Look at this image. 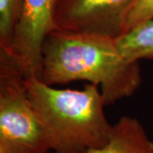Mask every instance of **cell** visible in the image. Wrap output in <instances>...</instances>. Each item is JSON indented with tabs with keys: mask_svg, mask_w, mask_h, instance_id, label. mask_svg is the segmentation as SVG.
<instances>
[{
	"mask_svg": "<svg viewBox=\"0 0 153 153\" xmlns=\"http://www.w3.org/2000/svg\"><path fill=\"white\" fill-rule=\"evenodd\" d=\"M40 80L49 86L75 81L93 83L109 105L135 93L142 75L140 62L126 60L116 38L54 29L43 44Z\"/></svg>",
	"mask_w": 153,
	"mask_h": 153,
	"instance_id": "1",
	"label": "cell"
},
{
	"mask_svg": "<svg viewBox=\"0 0 153 153\" xmlns=\"http://www.w3.org/2000/svg\"><path fill=\"white\" fill-rule=\"evenodd\" d=\"M48 153H58V152H48Z\"/></svg>",
	"mask_w": 153,
	"mask_h": 153,
	"instance_id": "10",
	"label": "cell"
},
{
	"mask_svg": "<svg viewBox=\"0 0 153 153\" xmlns=\"http://www.w3.org/2000/svg\"><path fill=\"white\" fill-rule=\"evenodd\" d=\"M30 100L49 147L58 153H86L102 147L111 127L104 112L100 88L87 83L82 90L60 89L37 77L26 78Z\"/></svg>",
	"mask_w": 153,
	"mask_h": 153,
	"instance_id": "2",
	"label": "cell"
},
{
	"mask_svg": "<svg viewBox=\"0 0 153 153\" xmlns=\"http://www.w3.org/2000/svg\"><path fill=\"white\" fill-rule=\"evenodd\" d=\"M23 0H0V49L8 52Z\"/></svg>",
	"mask_w": 153,
	"mask_h": 153,
	"instance_id": "8",
	"label": "cell"
},
{
	"mask_svg": "<svg viewBox=\"0 0 153 153\" xmlns=\"http://www.w3.org/2000/svg\"><path fill=\"white\" fill-rule=\"evenodd\" d=\"M135 0H57L55 29L98 33L113 38L124 33Z\"/></svg>",
	"mask_w": 153,
	"mask_h": 153,
	"instance_id": "5",
	"label": "cell"
},
{
	"mask_svg": "<svg viewBox=\"0 0 153 153\" xmlns=\"http://www.w3.org/2000/svg\"><path fill=\"white\" fill-rule=\"evenodd\" d=\"M86 153H153V141L140 121L123 116L112 125L104 146Z\"/></svg>",
	"mask_w": 153,
	"mask_h": 153,
	"instance_id": "6",
	"label": "cell"
},
{
	"mask_svg": "<svg viewBox=\"0 0 153 153\" xmlns=\"http://www.w3.org/2000/svg\"><path fill=\"white\" fill-rule=\"evenodd\" d=\"M57 0H23L10 50L19 69L26 77L40 79L42 48L44 39L55 27Z\"/></svg>",
	"mask_w": 153,
	"mask_h": 153,
	"instance_id": "4",
	"label": "cell"
},
{
	"mask_svg": "<svg viewBox=\"0 0 153 153\" xmlns=\"http://www.w3.org/2000/svg\"><path fill=\"white\" fill-rule=\"evenodd\" d=\"M49 142L23 75L0 49V153H48Z\"/></svg>",
	"mask_w": 153,
	"mask_h": 153,
	"instance_id": "3",
	"label": "cell"
},
{
	"mask_svg": "<svg viewBox=\"0 0 153 153\" xmlns=\"http://www.w3.org/2000/svg\"><path fill=\"white\" fill-rule=\"evenodd\" d=\"M152 19L153 0H135L126 19L124 33L143 22Z\"/></svg>",
	"mask_w": 153,
	"mask_h": 153,
	"instance_id": "9",
	"label": "cell"
},
{
	"mask_svg": "<svg viewBox=\"0 0 153 153\" xmlns=\"http://www.w3.org/2000/svg\"><path fill=\"white\" fill-rule=\"evenodd\" d=\"M116 42L122 55L128 61L153 60V19L116 38Z\"/></svg>",
	"mask_w": 153,
	"mask_h": 153,
	"instance_id": "7",
	"label": "cell"
}]
</instances>
